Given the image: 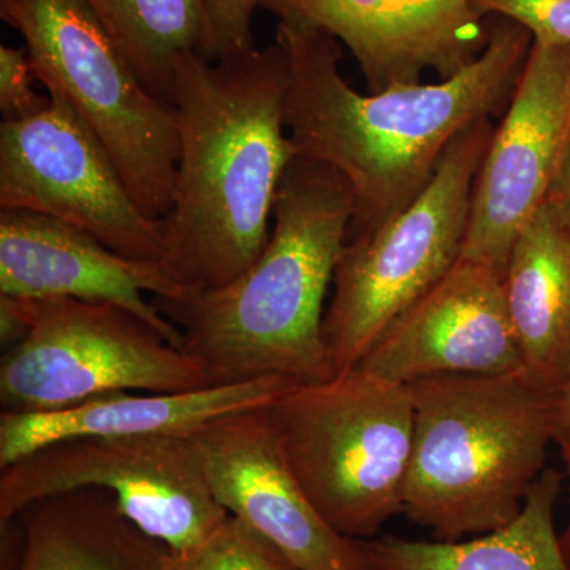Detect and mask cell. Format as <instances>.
Masks as SVG:
<instances>
[{
  "label": "cell",
  "instance_id": "cell-1",
  "mask_svg": "<svg viewBox=\"0 0 570 570\" xmlns=\"http://www.w3.org/2000/svg\"><path fill=\"white\" fill-rule=\"evenodd\" d=\"M287 59L284 119L299 156L335 168L354 194L348 235L406 209L436 174L452 141L505 111L532 47L523 26L498 18L475 61L438 82L360 94L340 70V41L279 21Z\"/></svg>",
  "mask_w": 570,
  "mask_h": 570
},
{
  "label": "cell",
  "instance_id": "cell-2",
  "mask_svg": "<svg viewBox=\"0 0 570 570\" xmlns=\"http://www.w3.org/2000/svg\"><path fill=\"white\" fill-rule=\"evenodd\" d=\"M287 59L275 40L220 59L186 52L168 105L179 138L165 264L186 291L224 287L269 238L285 170L298 156L284 119Z\"/></svg>",
  "mask_w": 570,
  "mask_h": 570
},
{
  "label": "cell",
  "instance_id": "cell-3",
  "mask_svg": "<svg viewBox=\"0 0 570 570\" xmlns=\"http://www.w3.org/2000/svg\"><path fill=\"white\" fill-rule=\"evenodd\" d=\"M354 212L346 179L298 154L279 184L273 230L253 266L224 287L154 298L214 385L335 377L322 335L324 302Z\"/></svg>",
  "mask_w": 570,
  "mask_h": 570
},
{
  "label": "cell",
  "instance_id": "cell-4",
  "mask_svg": "<svg viewBox=\"0 0 570 570\" xmlns=\"http://www.w3.org/2000/svg\"><path fill=\"white\" fill-rule=\"evenodd\" d=\"M414 409L404 515L456 542L512 523L557 441L560 393L521 370L407 385Z\"/></svg>",
  "mask_w": 570,
  "mask_h": 570
},
{
  "label": "cell",
  "instance_id": "cell-5",
  "mask_svg": "<svg viewBox=\"0 0 570 570\" xmlns=\"http://www.w3.org/2000/svg\"><path fill=\"white\" fill-rule=\"evenodd\" d=\"M264 412L285 461L333 530L362 542L404 513L414 433L407 385L355 367L296 385Z\"/></svg>",
  "mask_w": 570,
  "mask_h": 570
},
{
  "label": "cell",
  "instance_id": "cell-6",
  "mask_svg": "<svg viewBox=\"0 0 570 570\" xmlns=\"http://www.w3.org/2000/svg\"><path fill=\"white\" fill-rule=\"evenodd\" d=\"M493 132L490 119L469 127L406 209L347 236L322 326L335 376L355 370L385 328L460 261L475 178Z\"/></svg>",
  "mask_w": 570,
  "mask_h": 570
},
{
  "label": "cell",
  "instance_id": "cell-7",
  "mask_svg": "<svg viewBox=\"0 0 570 570\" xmlns=\"http://www.w3.org/2000/svg\"><path fill=\"white\" fill-rule=\"evenodd\" d=\"M0 17L24 39L37 81L104 142L141 212L164 219L179 159L170 105L146 88L85 0H0Z\"/></svg>",
  "mask_w": 570,
  "mask_h": 570
},
{
  "label": "cell",
  "instance_id": "cell-8",
  "mask_svg": "<svg viewBox=\"0 0 570 570\" xmlns=\"http://www.w3.org/2000/svg\"><path fill=\"white\" fill-rule=\"evenodd\" d=\"M10 298L28 333L0 362L2 412L62 411L107 393H178L214 385L198 360L122 307Z\"/></svg>",
  "mask_w": 570,
  "mask_h": 570
},
{
  "label": "cell",
  "instance_id": "cell-9",
  "mask_svg": "<svg viewBox=\"0 0 570 570\" xmlns=\"http://www.w3.org/2000/svg\"><path fill=\"white\" fill-rule=\"evenodd\" d=\"M88 487L108 491L135 527L171 551L197 546L230 515L193 436L77 438L2 469L0 523L39 499Z\"/></svg>",
  "mask_w": 570,
  "mask_h": 570
},
{
  "label": "cell",
  "instance_id": "cell-10",
  "mask_svg": "<svg viewBox=\"0 0 570 570\" xmlns=\"http://www.w3.org/2000/svg\"><path fill=\"white\" fill-rule=\"evenodd\" d=\"M31 118L0 124V209L51 216L115 253L165 262L160 220L141 212L104 142L58 92Z\"/></svg>",
  "mask_w": 570,
  "mask_h": 570
},
{
  "label": "cell",
  "instance_id": "cell-11",
  "mask_svg": "<svg viewBox=\"0 0 570 570\" xmlns=\"http://www.w3.org/2000/svg\"><path fill=\"white\" fill-rule=\"evenodd\" d=\"M569 127L570 45L532 41L475 178L460 258L504 277L517 235L546 204Z\"/></svg>",
  "mask_w": 570,
  "mask_h": 570
},
{
  "label": "cell",
  "instance_id": "cell-12",
  "mask_svg": "<svg viewBox=\"0 0 570 570\" xmlns=\"http://www.w3.org/2000/svg\"><path fill=\"white\" fill-rule=\"evenodd\" d=\"M219 504L275 543L298 570H374L358 540L314 508L264 407L227 415L193 434Z\"/></svg>",
  "mask_w": 570,
  "mask_h": 570
},
{
  "label": "cell",
  "instance_id": "cell-13",
  "mask_svg": "<svg viewBox=\"0 0 570 570\" xmlns=\"http://www.w3.org/2000/svg\"><path fill=\"white\" fill-rule=\"evenodd\" d=\"M356 367L403 385L449 374L493 376L523 370L504 277L460 258L385 328Z\"/></svg>",
  "mask_w": 570,
  "mask_h": 570
},
{
  "label": "cell",
  "instance_id": "cell-14",
  "mask_svg": "<svg viewBox=\"0 0 570 570\" xmlns=\"http://www.w3.org/2000/svg\"><path fill=\"white\" fill-rule=\"evenodd\" d=\"M279 21L321 29L354 55L371 92L441 80L475 61L489 43L471 0H264Z\"/></svg>",
  "mask_w": 570,
  "mask_h": 570
},
{
  "label": "cell",
  "instance_id": "cell-15",
  "mask_svg": "<svg viewBox=\"0 0 570 570\" xmlns=\"http://www.w3.org/2000/svg\"><path fill=\"white\" fill-rule=\"evenodd\" d=\"M176 298L186 288L165 262L115 253L88 232L29 212H0V295L73 298L130 311L183 351L181 332L142 294Z\"/></svg>",
  "mask_w": 570,
  "mask_h": 570
},
{
  "label": "cell",
  "instance_id": "cell-16",
  "mask_svg": "<svg viewBox=\"0 0 570 570\" xmlns=\"http://www.w3.org/2000/svg\"><path fill=\"white\" fill-rule=\"evenodd\" d=\"M299 385L283 376L178 393L116 392L62 411L0 414V469L45 445L77 438L193 436L239 412L265 407Z\"/></svg>",
  "mask_w": 570,
  "mask_h": 570
},
{
  "label": "cell",
  "instance_id": "cell-17",
  "mask_svg": "<svg viewBox=\"0 0 570 570\" xmlns=\"http://www.w3.org/2000/svg\"><path fill=\"white\" fill-rule=\"evenodd\" d=\"M504 287L523 370L560 393L570 365V227L549 205L517 235Z\"/></svg>",
  "mask_w": 570,
  "mask_h": 570
},
{
  "label": "cell",
  "instance_id": "cell-18",
  "mask_svg": "<svg viewBox=\"0 0 570 570\" xmlns=\"http://www.w3.org/2000/svg\"><path fill=\"white\" fill-rule=\"evenodd\" d=\"M18 517L24 550L17 570H164L170 550L94 487L39 499Z\"/></svg>",
  "mask_w": 570,
  "mask_h": 570
},
{
  "label": "cell",
  "instance_id": "cell-19",
  "mask_svg": "<svg viewBox=\"0 0 570 570\" xmlns=\"http://www.w3.org/2000/svg\"><path fill=\"white\" fill-rule=\"evenodd\" d=\"M561 482V472L546 469L512 523L469 540L377 535L360 543L374 570H569L554 530Z\"/></svg>",
  "mask_w": 570,
  "mask_h": 570
},
{
  "label": "cell",
  "instance_id": "cell-20",
  "mask_svg": "<svg viewBox=\"0 0 570 570\" xmlns=\"http://www.w3.org/2000/svg\"><path fill=\"white\" fill-rule=\"evenodd\" d=\"M146 88L168 100L176 61L209 58L204 0H85ZM168 104V102H167Z\"/></svg>",
  "mask_w": 570,
  "mask_h": 570
},
{
  "label": "cell",
  "instance_id": "cell-21",
  "mask_svg": "<svg viewBox=\"0 0 570 570\" xmlns=\"http://www.w3.org/2000/svg\"><path fill=\"white\" fill-rule=\"evenodd\" d=\"M164 570H298L292 561L235 515H228L197 546L165 554Z\"/></svg>",
  "mask_w": 570,
  "mask_h": 570
},
{
  "label": "cell",
  "instance_id": "cell-22",
  "mask_svg": "<svg viewBox=\"0 0 570 570\" xmlns=\"http://www.w3.org/2000/svg\"><path fill=\"white\" fill-rule=\"evenodd\" d=\"M480 17L523 26L540 45H570V0H471Z\"/></svg>",
  "mask_w": 570,
  "mask_h": 570
},
{
  "label": "cell",
  "instance_id": "cell-23",
  "mask_svg": "<svg viewBox=\"0 0 570 570\" xmlns=\"http://www.w3.org/2000/svg\"><path fill=\"white\" fill-rule=\"evenodd\" d=\"M37 81L26 47H0V112L3 121L31 118L50 105V96L33 89Z\"/></svg>",
  "mask_w": 570,
  "mask_h": 570
},
{
  "label": "cell",
  "instance_id": "cell-24",
  "mask_svg": "<svg viewBox=\"0 0 570 570\" xmlns=\"http://www.w3.org/2000/svg\"><path fill=\"white\" fill-rule=\"evenodd\" d=\"M209 24V58L253 50V18L264 0H204Z\"/></svg>",
  "mask_w": 570,
  "mask_h": 570
},
{
  "label": "cell",
  "instance_id": "cell-25",
  "mask_svg": "<svg viewBox=\"0 0 570 570\" xmlns=\"http://www.w3.org/2000/svg\"><path fill=\"white\" fill-rule=\"evenodd\" d=\"M546 204L553 208L554 213L570 227V127Z\"/></svg>",
  "mask_w": 570,
  "mask_h": 570
},
{
  "label": "cell",
  "instance_id": "cell-26",
  "mask_svg": "<svg viewBox=\"0 0 570 570\" xmlns=\"http://www.w3.org/2000/svg\"><path fill=\"white\" fill-rule=\"evenodd\" d=\"M570 433V365L568 377H566L564 385L560 392V400H558V431L557 442L560 444L564 441L566 436Z\"/></svg>",
  "mask_w": 570,
  "mask_h": 570
},
{
  "label": "cell",
  "instance_id": "cell-27",
  "mask_svg": "<svg viewBox=\"0 0 570 570\" xmlns=\"http://www.w3.org/2000/svg\"><path fill=\"white\" fill-rule=\"evenodd\" d=\"M562 450V459H564L566 466H568V474L570 478V433L566 436L564 441L560 442ZM560 546L562 551V557H564L566 564L570 570V521L569 527L566 528V531L560 535Z\"/></svg>",
  "mask_w": 570,
  "mask_h": 570
}]
</instances>
